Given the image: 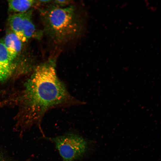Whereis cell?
Masks as SVG:
<instances>
[{"instance_id":"3","label":"cell","mask_w":161,"mask_h":161,"mask_svg":"<svg viewBox=\"0 0 161 161\" xmlns=\"http://www.w3.org/2000/svg\"><path fill=\"white\" fill-rule=\"evenodd\" d=\"M46 138L54 143L63 161H75L84 155L88 148L85 140L74 133Z\"/></svg>"},{"instance_id":"6","label":"cell","mask_w":161,"mask_h":161,"mask_svg":"<svg viewBox=\"0 0 161 161\" xmlns=\"http://www.w3.org/2000/svg\"><path fill=\"white\" fill-rule=\"evenodd\" d=\"M3 41L10 59L13 61L21 50L22 42L13 32L7 34Z\"/></svg>"},{"instance_id":"5","label":"cell","mask_w":161,"mask_h":161,"mask_svg":"<svg viewBox=\"0 0 161 161\" xmlns=\"http://www.w3.org/2000/svg\"><path fill=\"white\" fill-rule=\"evenodd\" d=\"M13 70V61L10 59L3 44L0 41V80L4 81L10 76Z\"/></svg>"},{"instance_id":"8","label":"cell","mask_w":161,"mask_h":161,"mask_svg":"<svg viewBox=\"0 0 161 161\" xmlns=\"http://www.w3.org/2000/svg\"><path fill=\"white\" fill-rule=\"evenodd\" d=\"M71 1L69 0H56L52 1L51 3L59 7H64L70 5Z\"/></svg>"},{"instance_id":"7","label":"cell","mask_w":161,"mask_h":161,"mask_svg":"<svg viewBox=\"0 0 161 161\" xmlns=\"http://www.w3.org/2000/svg\"><path fill=\"white\" fill-rule=\"evenodd\" d=\"M32 0H9L8 1L9 10L19 13H24L29 9L36 2Z\"/></svg>"},{"instance_id":"4","label":"cell","mask_w":161,"mask_h":161,"mask_svg":"<svg viewBox=\"0 0 161 161\" xmlns=\"http://www.w3.org/2000/svg\"><path fill=\"white\" fill-rule=\"evenodd\" d=\"M32 10H29L11 15L8 18L11 29L22 42L35 31V27L32 20Z\"/></svg>"},{"instance_id":"1","label":"cell","mask_w":161,"mask_h":161,"mask_svg":"<svg viewBox=\"0 0 161 161\" xmlns=\"http://www.w3.org/2000/svg\"><path fill=\"white\" fill-rule=\"evenodd\" d=\"M55 58L38 66L26 85L25 97L31 110L29 121L39 122L44 114L54 107L80 104L70 95L58 78Z\"/></svg>"},{"instance_id":"2","label":"cell","mask_w":161,"mask_h":161,"mask_svg":"<svg viewBox=\"0 0 161 161\" xmlns=\"http://www.w3.org/2000/svg\"><path fill=\"white\" fill-rule=\"evenodd\" d=\"M44 31L55 44H63L80 36L84 28L82 17L72 5L61 7L51 3L40 9Z\"/></svg>"}]
</instances>
